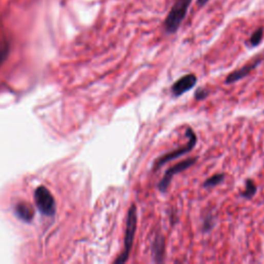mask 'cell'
<instances>
[{
  "label": "cell",
  "instance_id": "13",
  "mask_svg": "<svg viewBox=\"0 0 264 264\" xmlns=\"http://www.w3.org/2000/svg\"><path fill=\"white\" fill-rule=\"evenodd\" d=\"M209 94H210V92L208 90H206V89H198L196 91V93H195V99L196 100L205 99V98H207L209 96Z\"/></svg>",
  "mask_w": 264,
  "mask_h": 264
},
{
  "label": "cell",
  "instance_id": "7",
  "mask_svg": "<svg viewBox=\"0 0 264 264\" xmlns=\"http://www.w3.org/2000/svg\"><path fill=\"white\" fill-rule=\"evenodd\" d=\"M261 61H262V59H261V58H260V59L258 58V59H256V60H254V61L248 63L247 65L242 66L241 68H239V69H237V70L231 72V73L226 77L225 83H226V84H232V83H235V82L241 79L242 77L247 76L252 70H254V69L259 65V63H260Z\"/></svg>",
  "mask_w": 264,
  "mask_h": 264
},
{
  "label": "cell",
  "instance_id": "10",
  "mask_svg": "<svg viewBox=\"0 0 264 264\" xmlns=\"http://www.w3.org/2000/svg\"><path fill=\"white\" fill-rule=\"evenodd\" d=\"M257 192V186L254 183L253 180H247L246 182V186H245V190L243 192L240 193V196L243 198H252Z\"/></svg>",
  "mask_w": 264,
  "mask_h": 264
},
{
  "label": "cell",
  "instance_id": "9",
  "mask_svg": "<svg viewBox=\"0 0 264 264\" xmlns=\"http://www.w3.org/2000/svg\"><path fill=\"white\" fill-rule=\"evenodd\" d=\"M15 212L19 219L27 223H30L34 217V212L27 202H19L16 206Z\"/></svg>",
  "mask_w": 264,
  "mask_h": 264
},
{
  "label": "cell",
  "instance_id": "14",
  "mask_svg": "<svg viewBox=\"0 0 264 264\" xmlns=\"http://www.w3.org/2000/svg\"><path fill=\"white\" fill-rule=\"evenodd\" d=\"M8 46H6L3 50H0V63L3 62V60L7 57V54H8Z\"/></svg>",
  "mask_w": 264,
  "mask_h": 264
},
{
  "label": "cell",
  "instance_id": "6",
  "mask_svg": "<svg viewBox=\"0 0 264 264\" xmlns=\"http://www.w3.org/2000/svg\"><path fill=\"white\" fill-rule=\"evenodd\" d=\"M197 83V76L194 73H189L179 78L171 87V92L174 96H181L191 90Z\"/></svg>",
  "mask_w": 264,
  "mask_h": 264
},
{
  "label": "cell",
  "instance_id": "5",
  "mask_svg": "<svg viewBox=\"0 0 264 264\" xmlns=\"http://www.w3.org/2000/svg\"><path fill=\"white\" fill-rule=\"evenodd\" d=\"M197 161V157L195 158H189V159H186L184 161H181L179 162L178 164L173 165L172 167H169L166 171H165V174L164 177L162 178V180L159 182L158 184V189L161 191V192H166L170 183H171V180L172 178L174 177L175 174L177 173H180L186 169H188L189 167H191L192 165H194Z\"/></svg>",
  "mask_w": 264,
  "mask_h": 264
},
{
  "label": "cell",
  "instance_id": "11",
  "mask_svg": "<svg viewBox=\"0 0 264 264\" xmlns=\"http://www.w3.org/2000/svg\"><path fill=\"white\" fill-rule=\"evenodd\" d=\"M224 180H225V174L224 173H217V174L213 175V177L209 178L208 180H206V182L204 183V187L205 188L215 187V186L221 184Z\"/></svg>",
  "mask_w": 264,
  "mask_h": 264
},
{
  "label": "cell",
  "instance_id": "8",
  "mask_svg": "<svg viewBox=\"0 0 264 264\" xmlns=\"http://www.w3.org/2000/svg\"><path fill=\"white\" fill-rule=\"evenodd\" d=\"M165 255V239L162 234H157L153 242V256L156 262L161 263L164 261Z\"/></svg>",
  "mask_w": 264,
  "mask_h": 264
},
{
  "label": "cell",
  "instance_id": "15",
  "mask_svg": "<svg viewBox=\"0 0 264 264\" xmlns=\"http://www.w3.org/2000/svg\"><path fill=\"white\" fill-rule=\"evenodd\" d=\"M209 0H197V6L198 7H201V6H205L208 4Z\"/></svg>",
  "mask_w": 264,
  "mask_h": 264
},
{
  "label": "cell",
  "instance_id": "3",
  "mask_svg": "<svg viewBox=\"0 0 264 264\" xmlns=\"http://www.w3.org/2000/svg\"><path fill=\"white\" fill-rule=\"evenodd\" d=\"M186 136H187L188 139H189L188 144L185 145V146L182 147V148H179V149L174 150V151H172V152H169V153H167V154H165V155H163V156H160V157L157 159V161L155 162V164H154V169H153L154 171L158 170L161 166H163V165L166 164L167 162H169V161H171V160H174V159H177V158H179V157H181V156H183V155L189 153L190 151H192V149H194V147H195V145H196V141H197V137H196L195 132H194L190 127H187V129H186Z\"/></svg>",
  "mask_w": 264,
  "mask_h": 264
},
{
  "label": "cell",
  "instance_id": "4",
  "mask_svg": "<svg viewBox=\"0 0 264 264\" xmlns=\"http://www.w3.org/2000/svg\"><path fill=\"white\" fill-rule=\"evenodd\" d=\"M34 201L39 212L45 216H54L56 213V201L51 191L45 187L39 186L34 191Z\"/></svg>",
  "mask_w": 264,
  "mask_h": 264
},
{
  "label": "cell",
  "instance_id": "12",
  "mask_svg": "<svg viewBox=\"0 0 264 264\" xmlns=\"http://www.w3.org/2000/svg\"><path fill=\"white\" fill-rule=\"evenodd\" d=\"M263 34H264V30L263 28H258L256 31H254V33L251 35L250 39L248 40V44L250 47H257L262 38H263Z\"/></svg>",
  "mask_w": 264,
  "mask_h": 264
},
{
  "label": "cell",
  "instance_id": "2",
  "mask_svg": "<svg viewBox=\"0 0 264 264\" xmlns=\"http://www.w3.org/2000/svg\"><path fill=\"white\" fill-rule=\"evenodd\" d=\"M136 226H137V210H136V206L132 204L128 211V216H127L126 230H125V236H124V251L115 260L116 264H122L128 260L130 252L133 247Z\"/></svg>",
  "mask_w": 264,
  "mask_h": 264
},
{
  "label": "cell",
  "instance_id": "1",
  "mask_svg": "<svg viewBox=\"0 0 264 264\" xmlns=\"http://www.w3.org/2000/svg\"><path fill=\"white\" fill-rule=\"evenodd\" d=\"M191 4L192 0H175L163 23L166 33L172 34L178 31L187 16Z\"/></svg>",
  "mask_w": 264,
  "mask_h": 264
}]
</instances>
